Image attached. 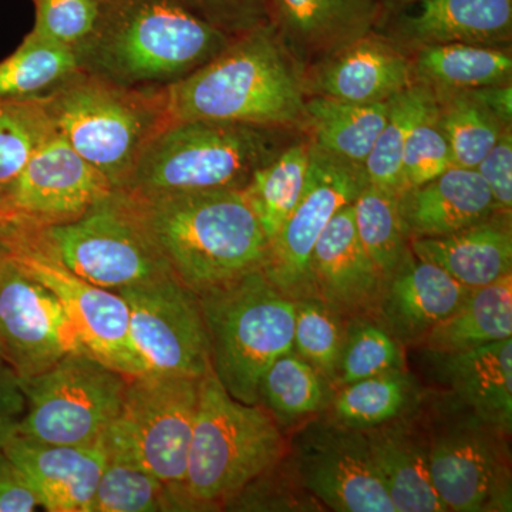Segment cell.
<instances>
[{
	"instance_id": "7402d4cb",
	"label": "cell",
	"mask_w": 512,
	"mask_h": 512,
	"mask_svg": "<svg viewBox=\"0 0 512 512\" xmlns=\"http://www.w3.org/2000/svg\"><path fill=\"white\" fill-rule=\"evenodd\" d=\"M315 295L343 318L372 316L383 275L357 237L353 205H346L320 235L311 258Z\"/></svg>"
},
{
	"instance_id": "6da1fadb",
	"label": "cell",
	"mask_w": 512,
	"mask_h": 512,
	"mask_svg": "<svg viewBox=\"0 0 512 512\" xmlns=\"http://www.w3.org/2000/svg\"><path fill=\"white\" fill-rule=\"evenodd\" d=\"M178 0H100L90 35L74 49L80 70L126 87H167L234 40Z\"/></svg>"
},
{
	"instance_id": "ab89813d",
	"label": "cell",
	"mask_w": 512,
	"mask_h": 512,
	"mask_svg": "<svg viewBox=\"0 0 512 512\" xmlns=\"http://www.w3.org/2000/svg\"><path fill=\"white\" fill-rule=\"evenodd\" d=\"M346 318L318 296L295 301L293 352L335 386L345 340Z\"/></svg>"
},
{
	"instance_id": "d590c367",
	"label": "cell",
	"mask_w": 512,
	"mask_h": 512,
	"mask_svg": "<svg viewBox=\"0 0 512 512\" xmlns=\"http://www.w3.org/2000/svg\"><path fill=\"white\" fill-rule=\"evenodd\" d=\"M72 47L33 35L0 62V99H30L52 92L79 72Z\"/></svg>"
},
{
	"instance_id": "cb8c5ba5",
	"label": "cell",
	"mask_w": 512,
	"mask_h": 512,
	"mask_svg": "<svg viewBox=\"0 0 512 512\" xmlns=\"http://www.w3.org/2000/svg\"><path fill=\"white\" fill-rule=\"evenodd\" d=\"M399 205L409 241L453 234L498 212L477 170L456 165L429 183L404 190Z\"/></svg>"
},
{
	"instance_id": "1f68e13d",
	"label": "cell",
	"mask_w": 512,
	"mask_h": 512,
	"mask_svg": "<svg viewBox=\"0 0 512 512\" xmlns=\"http://www.w3.org/2000/svg\"><path fill=\"white\" fill-rule=\"evenodd\" d=\"M416 404V384L403 369H392L339 387L330 399L329 417L365 431L406 416Z\"/></svg>"
},
{
	"instance_id": "ac0fdd59",
	"label": "cell",
	"mask_w": 512,
	"mask_h": 512,
	"mask_svg": "<svg viewBox=\"0 0 512 512\" xmlns=\"http://www.w3.org/2000/svg\"><path fill=\"white\" fill-rule=\"evenodd\" d=\"M416 82L412 56L389 37L369 35L305 73L309 94L357 104L382 103Z\"/></svg>"
},
{
	"instance_id": "ffe728a7",
	"label": "cell",
	"mask_w": 512,
	"mask_h": 512,
	"mask_svg": "<svg viewBox=\"0 0 512 512\" xmlns=\"http://www.w3.org/2000/svg\"><path fill=\"white\" fill-rule=\"evenodd\" d=\"M2 448L28 478L43 511L89 512L107 461L104 436L86 446H69L15 434Z\"/></svg>"
},
{
	"instance_id": "83f0119b",
	"label": "cell",
	"mask_w": 512,
	"mask_h": 512,
	"mask_svg": "<svg viewBox=\"0 0 512 512\" xmlns=\"http://www.w3.org/2000/svg\"><path fill=\"white\" fill-rule=\"evenodd\" d=\"M389 101L357 104L309 94L303 130H308L309 140L326 153L365 167L386 123Z\"/></svg>"
},
{
	"instance_id": "484cf974",
	"label": "cell",
	"mask_w": 512,
	"mask_h": 512,
	"mask_svg": "<svg viewBox=\"0 0 512 512\" xmlns=\"http://www.w3.org/2000/svg\"><path fill=\"white\" fill-rule=\"evenodd\" d=\"M409 247L417 258L440 266L458 284L483 288L512 274L511 214L497 212L443 237L410 239Z\"/></svg>"
},
{
	"instance_id": "8d00e7d4",
	"label": "cell",
	"mask_w": 512,
	"mask_h": 512,
	"mask_svg": "<svg viewBox=\"0 0 512 512\" xmlns=\"http://www.w3.org/2000/svg\"><path fill=\"white\" fill-rule=\"evenodd\" d=\"M352 205L357 237L383 279L387 278L410 251L399 194L369 183Z\"/></svg>"
},
{
	"instance_id": "8992f818",
	"label": "cell",
	"mask_w": 512,
	"mask_h": 512,
	"mask_svg": "<svg viewBox=\"0 0 512 512\" xmlns=\"http://www.w3.org/2000/svg\"><path fill=\"white\" fill-rule=\"evenodd\" d=\"M286 454L278 421L261 403L235 400L212 370L201 377L184 478L192 511L222 510Z\"/></svg>"
},
{
	"instance_id": "2e32d148",
	"label": "cell",
	"mask_w": 512,
	"mask_h": 512,
	"mask_svg": "<svg viewBox=\"0 0 512 512\" xmlns=\"http://www.w3.org/2000/svg\"><path fill=\"white\" fill-rule=\"evenodd\" d=\"M84 349L55 293L6 255L0 268V360L23 380Z\"/></svg>"
},
{
	"instance_id": "d6986e66",
	"label": "cell",
	"mask_w": 512,
	"mask_h": 512,
	"mask_svg": "<svg viewBox=\"0 0 512 512\" xmlns=\"http://www.w3.org/2000/svg\"><path fill=\"white\" fill-rule=\"evenodd\" d=\"M471 289L412 249L392 275L383 279L372 318L400 345L423 342L434 326L466 301Z\"/></svg>"
},
{
	"instance_id": "603a6c76",
	"label": "cell",
	"mask_w": 512,
	"mask_h": 512,
	"mask_svg": "<svg viewBox=\"0 0 512 512\" xmlns=\"http://www.w3.org/2000/svg\"><path fill=\"white\" fill-rule=\"evenodd\" d=\"M392 29L389 39L403 49L446 43L507 49L512 0H420L400 8Z\"/></svg>"
},
{
	"instance_id": "9c48e42d",
	"label": "cell",
	"mask_w": 512,
	"mask_h": 512,
	"mask_svg": "<svg viewBox=\"0 0 512 512\" xmlns=\"http://www.w3.org/2000/svg\"><path fill=\"white\" fill-rule=\"evenodd\" d=\"M36 228L69 271L99 288L119 292L173 275L134 201L116 188L77 220Z\"/></svg>"
},
{
	"instance_id": "7bdbcfd3",
	"label": "cell",
	"mask_w": 512,
	"mask_h": 512,
	"mask_svg": "<svg viewBox=\"0 0 512 512\" xmlns=\"http://www.w3.org/2000/svg\"><path fill=\"white\" fill-rule=\"evenodd\" d=\"M454 167L453 153L439 123V104L414 126L404 146L403 191L420 187Z\"/></svg>"
},
{
	"instance_id": "f6af8a7d",
	"label": "cell",
	"mask_w": 512,
	"mask_h": 512,
	"mask_svg": "<svg viewBox=\"0 0 512 512\" xmlns=\"http://www.w3.org/2000/svg\"><path fill=\"white\" fill-rule=\"evenodd\" d=\"M225 35L239 37L271 23L269 0H178Z\"/></svg>"
},
{
	"instance_id": "f5cc1de1",
	"label": "cell",
	"mask_w": 512,
	"mask_h": 512,
	"mask_svg": "<svg viewBox=\"0 0 512 512\" xmlns=\"http://www.w3.org/2000/svg\"><path fill=\"white\" fill-rule=\"evenodd\" d=\"M8 221V217H6L5 214H3V211L0 210V222Z\"/></svg>"
},
{
	"instance_id": "4316f807",
	"label": "cell",
	"mask_w": 512,
	"mask_h": 512,
	"mask_svg": "<svg viewBox=\"0 0 512 512\" xmlns=\"http://www.w3.org/2000/svg\"><path fill=\"white\" fill-rule=\"evenodd\" d=\"M433 355L458 402L511 436L512 338L464 352Z\"/></svg>"
},
{
	"instance_id": "74e56055",
	"label": "cell",
	"mask_w": 512,
	"mask_h": 512,
	"mask_svg": "<svg viewBox=\"0 0 512 512\" xmlns=\"http://www.w3.org/2000/svg\"><path fill=\"white\" fill-rule=\"evenodd\" d=\"M439 104V123L446 134L454 165L476 168L508 126L487 109L470 90L434 93Z\"/></svg>"
},
{
	"instance_id": "bcb514c9",
	"label": "cell",
	"mask_w": 512,
	"mask_h": 512,
	"mask_svg": "<svg viewBox=\"0 0 512 512\" xmlns=\"http://www.w3.org/2000/svg\"><path fill=\"white\" fill-rule=\"evenodd\" d=\"M474 170L480 174L493 195L498 212L512 210V130L507 128L487 156Z\"/></svg>"
},
{
	"instance_id": "836d02e7",
	"label": "cell",
	"mask_w": 512,
	"mask_h": 512,
	"mask_svg": "<svg viewBox=\"0 0 512 512\" xmlns=\"http://www.w3.org/2000/svg\"><path fill=\"white\" fill-rule=\"evenodd\" d=\"M436 106V94L420 82H414L390 99L386 123L365 163L370 184L394 194H402V160L407 138L414 126Z\"/></svg>"
},
{
	"instance_id": "7a4b0ae2",
	"label": "cell",
	"mask_w": 512,
	"mask_h": 512,
	"mask_svg": "<svg viewBox=\"0 0 512 512\" xmlns=\"http://www.w3.org/2000/svg\"><path fill=\"white\" fill-rule=\"evenodd\" d=\"M171 121L303 130L305 73L272 23L235 37L210 62L167 86Z\"/></svg>"
},
{
	"instance_id": "5bb4252c",
	"label": "cell",
	"mask_w": 512,
	"mask_h": 512,
	"mask_svg": "<svg viewBox=\"0 0 512 512\" xmlns=\"http://www.w3.org/2000/svg\"><path fill=\"white\" fill-rule=\"evenodd\" d=\"M130 311V336L148 372L201 379L211 372L200 298L174 275L119 291Z\"/></svg>"
},
{
	"instance_id": "c3c4849f",
	"label": "cell",
	"mask_w": 512,
	"mask_h": 512,
	"mask_svg": "<svg viewBox=\"0 0 512 512\" xmlns=\"http://www.w3.org/2000/svg\"><path fill=\"white\" fill-rule=\"evenodd\" d=\"M26 410V399L19 377L9 366L0 362V447L18 433Z\"/></svg>"
},
{
	"instance_id": "52a82bcc",
	"label": "cell",
	"mask_w": 512,
	"mask_h": 512,
	"mask_svg": "<svg viewBox=\"0 0 512 512\" xmlns=\"http://www.w3.org/2000/svg\"><path fill=\"white\" fill-rule=\"evenodd\" d=\"M210 342L211 367L224 389L259 403V383L279 356L293 350L295 301L261 269L198 295Z\"/></svg>"
},
{
	"instance_id": "7c38bea8",
	"label": "cell",
	"mask_w": 512,
	"mask_h": 512,
	"mask_svg": "<svg viewBox=\"0 0 512 512\" xmlns=\"http://www.w3.org/2000/svg\"><path fill=\"white\" fill-rule=\"evenodd\" d=\"M200 380L151 372L128 376L119 417L104 434L107 443L127 451L173 488L187 511L192 510L184 494V478Z\"/></svg>"
},
{
	"instance_id": "e0dca14e",
	"label": "cell",
	"mask_w": 512,
	"mask_h": 512,
	"mask_svg": "<svg viewBox=\"0 0 512 512\" xmlns=\"http://www.w3.org/2000/svg\"><path fill=\"white\" fill-rule=\"evenodd\" d=\"M113 190V184L55 130L23 167L5 214L8 220L36 227L64 224L82 217Z\"/></svg>"
},
{
	"instance_id": "681fc988",
	"label": "cell",
	"mask_w": 512,
	"mask_h": 512,
	"mask_svg": "<svg viewBox=\"0 0 512 512\" xmlns=\"http://www.w3.org/2000/svg\"><path fill=\"white\" fill-rule=\"evenodd\" d=\"M477 100H480L487 109L493 111L495 116L500 117L505 124L511 126L512 121V86L501 84V86L481 87V89L470 90Z\"/></svg>"
},
{
	"instance_id": "60d3db41",
	"label": "cell",
	"mask_w": 512,
	"mask_h": 512,
	"mask_svg": "<svg viewBox=\"0 0 512 512\" xmlns=\"http://www.w3.org/2000/svg\"><path fill=\"white\" fill-rule=\"evenodd\" d=\"M392 369H403L400 343L372 316L346 319L335 386H346Z\"/></svg>"
},
{
	"instance_id": "f546056e",
	"label": "cell",
	"mask_w": 512,
	"mask_h": 512,
	"mask_svg": "<svg viewBox=\"0 0 512 512\" xmlns=\"http://www.w3.org/2000/svg\"><path fill=\"white\" fill-rule=\"evenodd\" d=\"M512 338V274L471 289L466 301L431 329L423 345L431 353H456Z\"/></svg>"
},
{
	"instance_id": "4fadbf2b",
	"label": "cell",
	"mask_w": 512,
	"mask_h": 512,
	"mask_svg": "<svg viewBox=\"0 0 512 512\" xmlns=\"http://www.w3.org/2000/svg\"><path fill=\"white\" fill-rule=\"evenodd\" d=\"M369 184L365 167L326 153L311 141L308 177L298 204L268 244L261 271L282 293L316 296L311 274L313 248L330 220Z\"/></svg>"
},
{
	"instance_id": "f35d334b",
	"label": "cell",
	"mask_w": 512,
	"mask_h": 512,
	"mask_svg": "<svg viewBox=\"0 0 512 512\" xmlns=\"http://www.w3.org/2000/svg\"><path fill=\"white\" fill-rule=\"evenodd\" d=\"M53 128L45 96L0 99V210L36 147ZM6 215V214H5Z\"/></svg>"
},
{
	"instance_id": "f1b7e54d",
	"label": "cell",
	"mask_w": 512,
	"mask_h": 512,
	"mask_svg": "<svg viewBox=\"0 0 512 512\" xmlns=\"http://www.w3.org/2000/svg\"><path fill=\"white\" fill-rule=\"evenodd\" d=\"M416 82L434 93L463 92L510 84L512 59L505 47L446 43L417 47L412 56Z\"/></svg>"
},
{
	"instance_id": "9a60e30c",
	"label": "cell",
	"mask_w": 512,
	"mask_h": 512,
	"mask_svg": "<svg viewBox=\"0 0 512 512\" xmlns=\"http://www.w3.org/2000/svg\"><path fill=\"white\" fill-rule=\"evenodd\" d=\"M299 483L329 510L396 512L377 474L365 431L326 417L309 421L292 440Z\"/></svg>"
},
{
	"instance_id": "44dd1931",
	"label": "cell",
	"mask_w": 512,
	"mask_h": 512,
	"mask_svg": "<svg viewBox=\"0 0 512 512\" xmlns=\"http://www.w3.org/2000/svg\"><path fill=\"white\" fill-rule=\"evenodd\" d=\"M269 6L272 25L306 73L372 33L380 0H269Z\"/></svg>"
},
{
	"instance_id": "5b68a950",
	"label": "cell",
	"mask_w": 512,
	"mask_h": 512,
	"mask_svg": "<svg viewBox=\"0 0 512 512\" xmlns=\"http://www.w3.org/2000/svg\"><path fill=\"white\" fill-rule=\"evenodd\" d=\"M53 128L114 188L171 123L167 87H126L79 70L45 96Z\"/></svg>"
},
{
	"instance_id": "ee69618b",
	"label": "cell",
	"mask_w": 512,
	"mask_h": 512,
	"mask_svg": "<svg viewBox=\"0 0 512 512\" xmlns=\"http://www.w3.org/2000/svg\"><path fill=\"white\" fill-rule=\"evenodd\" d=\"M33 5V35L76 49L94 28L100 0H33Z\"/></svg>"
},
{
	"instance_id": "d4e9b609",
	"label": "cell",
	"mask_w": 512,
	"mask_h": 512,
	"mask_svg": "<svg viewBox=\"0 0 512 512\" xmlns=\"http://www.w3.org/2000/svg\"><path fill=\"white\" fill-rule=\"evenodd\" d=\"M377 474L396 512H447L433 487L424 426L409 414L365 430Z\"/></svg>"
},
{
	"instance_id": "d6a6232c",
	"label": "cell",
	"mask_w": 512,
	"mask_h": 512,
	"mask_svg": "<svg viewBox=\"0 0 512 512\" xmlns=\"http://www.w3.org/2000/svg\"><path fill=\"white\" fill-rule=\"evenodd\" d=\"M311 160V140H296L259 168L244 188L245 197L268 242L276 237L301 198Z\"/></svg>"
},
{
	"instance_id": "816d5d0a",
	"label": "cell",
	"mask_w": 512,
	"mask_h": 512,
	"mask_svg": "<svg viewBox=\"0 0 512 512\" xmlns=\"http://www.w3.org/2000/svg\"><path fill=\"white\" fill-rule=\"evenodd\" d=\"M6 255H8V251H6L5 244H3L2 238H0V268H2ZM0 362H2V360H0Z\"/></svg>"
},
{
	"instance_id": "f907efd6",
	"label": "cell",
	"mask_w": 512,
	"mask_h": 512,
	"mask_svg": "<svg viewBox=\"0 0 512 512\" xmlns=\"http://www.w3.org/2000/svg\"><path fill=\"white\" fill-rule=\"evenodd\" d=\"M420 2V0H389L390 5L397 6V8H404V6L412 5V3Z\"/></svg>"
},
{
	"instance_id": "b9f144b4",
	"label": "cell",
	"mask_w": 512,
	"mask_h": 512,
	"mask_svg": "<svg viewBox=\"0 0 512 512\" xmlns=\"http://www.w3.org/2000/svg\"><path fill=\"white\" fill-rule=\"evenodd\" d=\"M286 457V456H285ZM285 457L274 467L252 480L242 488L232 500L225 504L229 511H318L320 504L316 498H303L312 495L306 490L292 464L285 466Z\"/></svg>"
},
{
	"instance_id": "4dcf8cb0",
	"label": "cell",
	"mask_w": 512,
	"mask_h": 512,
	"mask_svg": "<svg viewBox=\"0 0 512 512\" xmlns=\"http://www.w3.org/2000/svg\"><path fill=\"white\" fill-rule=\"evenodd\" d=\"M106 446L107 461L89 512L187 511L183 500L161 478L141 466L127 451L107 441Z\"/></svg>"
},
{
	"instance_id": "8fae6325",
	"label": "cell",
	"mask_w": 512,
	"mask_h": 512,
	"mask_svg": "<svg viewBox=\"0 0 512 512\" xmlns=\"http://www.w3.org/2000/svg\"><path fill=\"white\" fill-rule=\"evenodd\" d=\"M0 238L10 258L59 298L84 348L123 375L148 372L131 340L130 311L119 292L74 275L47 247L35 225L0 222Z\"/></svg>"
},
{
	"instance_id": "3957f363",
	"label": "cell",
	"mask_w": 512,
	"mask_h": 512,
	"mask_svg": "<svg viewBox=\"0 0 512 512\" xmlns=\"http://www.w3.org/2000/svg\"><path fill=\"white\" fill-rule=\"evenodd\" d=\"M130 197L175 278L197 295L264 266L268 238L244 191Z\"/></svg>"
},
{
	"instance_id": "ba28073f",
	"label": "cell",
	"mask_w": 512,
	"mask_h": 512,
	"mask_svg": "<svg viewBox=\"0 0 512 512\" xmlns=\"http://www.w3.org/2000/svg\"><path fill=\"white\" fill-rule=\"evenodd\" d=\"M441 404L424 430L431 481L447 511L510 512V436L454 396Z\"/></svg>"
},
{
	"instance_id": "7dc6e473",
	"label": "cell",
	"mask_w": 512,
	"mask_h": 512,
	"mask_svg": "<svg viewBox=\"0 0 512 512\" xmlns=\"http://www.w3.org/2000/svg\"><path fill=\"white\" fill-rule=\"evenodd\" d=\"M42 510L28 478L0 447V512Z\"/></svg>"
},
{
	"instance_id": "30bf717a",
	"label": "cell",
	"mask_w": 512,
	"mask_h": 512,
	"mask_svg": "<svg viewBox=\"0 0 512 512\" xmlns=\"http://www.w3.org/2000/svg\"><path fill=\"white\" fill-rule=\"evenodd\" d=\"M127 377L84 349L19 379L26 410L16 434L69 446L96 443L119 417Z\"/></svg>"
},
{
	"instance_id": "e575fe53",
	"label": "cell",
	"mask_w": 512,
	"mask_h": 512,
	"mask_svg": "<svg viewBox=\"0 0 512 512\" xmlns=\"http://www.w3.org/2000/svg\"><path fill=\"white\" fill-rule=\"evenodd\" d=\"M332 396L328 380L293 350L279 356L259 383V403L284 426L323 412Z\"/></svg>"
},
{
	"instance_id": "277c9868",
	"label": "cell",
	"mask_w": 512,
	"mask_h": 512,
	"mask_svg": "<svg viewBox=\"0 0 512 512\" xmlns=\"http://www.w3.org/2000/svg\"><path fill=\"white\" fill-rule=\"evenodd\" d=\"M295 140L291 128L171 121L138 158L116 190L133 197L173 192L244 190L256 170Z\"/></svg>"
}]
</instances>
